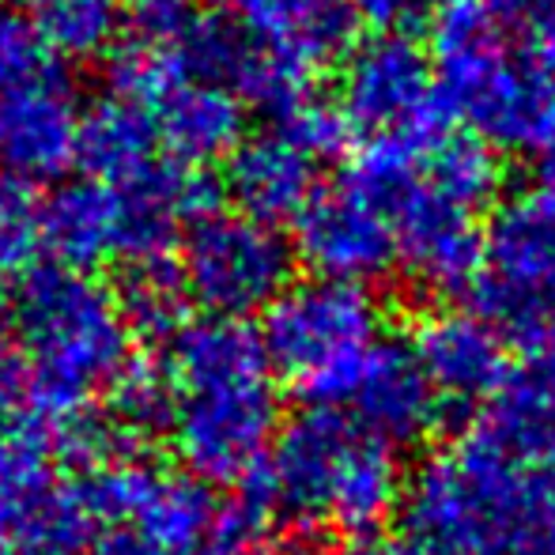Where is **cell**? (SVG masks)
Here are the masks:
<instances>
[{
    "label": "cell",
    "mask_w": 555,
    "mask_h": 555,
    "mask_svg": "<svg viewBox=\"0 0 555 555\" xmlns=\"http://www.w3.org/2000/svg\"><path fill=\"white\" fill-rule=\"evenodd\" d=\"M318 163L322 159L299 137L272 121L269 129L242 137V144L227 155L223 185L249 220H295L318 190Z\"/></svg>",
    "instance_id": "16"
},
{
    "label": "cell",
    "mask_w": 555,
    "mask_h": 555,
    "mask_svg": "<svg viewBox=\"0 0 555 555\" xmlns=\"http://www.w3.org/2000/svg\"><path fill=\"white\" fill-rule=\"evenodd\" d=\"M483 4H488L506 27H514V23H529L533 15H544L552 8V0H483Z\"/></svg>",
    "instance_id": "29"
},
{
    "label": "cell",
    "mask_w": 555,
    "mask_h": 555,
    "mask_svg": "<svg viewBox=\"0 0 555 555\" xmlns=\"http://www.w3.org/2000/svg\"><path fill=\"white\" fill-rule=\"evenodd\" d=\"M269 555H344V552L336 548L333 541H325V537L302 533V537H287V541H280Z\"/></svg>",
    "instance_id": "31"
},
{
    "label": "cell",
    "mask_w": 555,
    "mask_h": 555,
    "mask_svg": "<svg viewBox=\"0 0 555 555\" xmlns=\"http://www.w3.org/2000/svg\"><path fill=\"white\" fill-rule=\"evenodd\" d=\"M80 99L50 57L0 88V175L23 185L57 182L80 147Z\"/></svg>",
    "instance_id": "12"
},
{
    "label": "cell",
    "mask_w": 555,
    "mask_h": 555,
    "mask_svg": "<svg viewBox=\"0 0 555 555\" xmlns=\"http://www.w3.org/2000/svg\"><path fill=\"white\" fill-rule=\"evenodd\" d=\"M537 65H541L555 83V4L541 15V23H537Z\"/></svg>",
    "instance_id": "30"
},
{
    "label": "cell",
    "mask_w": 555,
    "mask_h": 555,
    "mask_svg": "<svg viewBox=\"0 0 555 555\" xmlns=\"http://www.w3.org/2000/svg\"><path fill=\"white\" fill-rule=\"evenodd\" d=\"M27 27L38 38L42 53L61 61L103 57L121 30L117 0H30Z\"/></svg>",
    "instance_id": "22"
},
{
    "label": "cell",
    "mask_w": 555,
    "mask_h": 555,
    "mask_svg": "<svg viewBox=\"0 0 555 555\" xmlns=\"http://www.w3.org/2000/svg\"><path fill=\"white\" fill-rule=\"evenodd\" d=\"M480 318L533 356L555 330V201L526 193L495 208L483 231L480 276L473 284Z\"/></svg>",
    "instance_id": "8"
},
{
    "label": "cell",
    "mask_w": 555,
    "mask_h": 555,
    "mask_svg": "<svg viewBox=\"0 0 555 555\" xmlns=\"http://www.w3.org/2000/svg\"><path fill=\"white\" fill-rule=\"evenodd\" d=\"M292 261L295 249L272 223L216 208L185 231L178 276L212 318L246 322V314L269 310L287 292Z\"/></svg>",
    "instance_id": "9"
},
{
    "label": "cell",
    "mask_w": 555,
    "mask_h": 555,
    "mask_svg": "<svg viewBox=\"0 0 555 555\" xmlns=\"http://www.w3.org/2000/svg\"><path fill=\"white\" fill-rule=\"evenodd\" d=\"M170 416H175V389L167 366L132 359L106 393V420L132 446H140L155 435H167Z\"/></svg>",
    "instance_id": "23"
},
{
    "label": "cell",
    "mask_w": 555,
    "mask_h": 555,
    "mask_svg": "<svg viewBox=\"0 0 555 555\" xmlns=\"http://www.w3.org/2000/svg\"><path fill=\"white\" fill-rule=\"evenodd\" d=\"M42 61L46 53L38 46V38L30 35L27 20L0 12V88L8 80H15V76L30 73L35 65H42Z\"/></svg>",
    "instance_id": "26"
},
{
    "label": "cell",
    "mask_w": 555,
    "mask_h": 555,
    "mask_svg": "<svg viewBox=\"0 0 555 555\" xmlns=\"http://www.w3.org/2000/svg\"><path fill=\"white\" fill-rule=\"evenodd\" d=\"M220 499L193 476H170L144 457L91 468L76 480L95 529V555H249L272 506L257 480Z\"/></svg>",
    "instance_id": "4"
},
{
    "label": "cell",
    "mask_w": 555,
    "mask_h": 555,
    "mask_svg": "<svg viewBox=\"0 0 555 555\" xmlns=\"http://www.w3.org/2000/svg\"><path fill=\"white\" fill-rule=\"evenodd\" d=\"M42 246V208L30 185L0 175V280H15L30 269Z\"/></svg>",
    "instance_id": "25"
},
{
    "label": "cell",
    "mask_w": 555,
    "mask_h": 555,
    "mask_svg": "<svg viewBox=\"0 0 555 555\" xmlns=\"http://www.w3.org/2000/svg\"><path fill=\"white\" fill-rule=\"evenodd\" d=\"M193 15H197V0H132L137 38H152V42H167Z\"/></svg>",
    "instance_id": "27"
},
{
    "label": "cell",
    "mask_w": 555,
    "mask_h": 555,
    "mask_svg": "<svg viewBox=\"0 0 555 555\" xmlns=\"http://www.w3.org/2000/svg\"><path fill=\"white\" fill-rule=\"evenodd\" d=\"M242 35L299 73H318L356 42L359 15L351 0H227Z\"/></svg>",
    "instance_id": "17"
},
{
    "label": "cell",
    "mask_w": 555,
    "mask_h": 555,
    "mask_svg": "<svg viewBox=\"0 0 555 555\" xmlns=\"http://www.w3.org/2000/svg\"><path fill=\"white\" fill-rule=\"evenodd\" d=\"M541 351H555V330H552V340L548 344H544V348ZM533 356H537V351H533Z\"/></svg>",
    "instance_id": "36"
},
{
    "label": "cell",
    "mask_w": 555,
    "mask_h": 555,
    "mask_svg": "<svg viewBox=\"0 0 555 555\" xmlns=\"http://www.w3.org/2000/svg\"><path fill=\"white\" fill-rule=\"evenodd\" d=\"M272 511L374 537L401 499L393 446L336 409H310L276 435L272 457L254 473Z\"/></svg>",
    "instance_id": "6"
},
{
    "label": "cell",
    "mask_w": 555,
    "mask_h": 555,
    "mask_svg": "<svg viewBox=\"0 0 555 555\" xmlns=\"http://www.w3.org/2000/svg\"><path fill=\"white\" fill-rule=\"evenodd\" d=\"M170 439L201 483H242L264 465L280 397L261 333L234 318H197L170 336Z\"/></svg>",
    "instance_id": "2"
},
{
    "label": "cell",
    "mask_w": 555,
    "mask_h": 555,
    "mask_svg": "<svg viewBox=\"0 0 555 555\" xmlns=\"http://www.w3.org/2000/svg\"><path fill=\"white\" fill-rule=\"evenodd\" d=\"M4 295V344H15V416L53 427L88 412L132 363L117 292L95 272L30 264Z\"/></svg>",
    "instance_id": "1"
},
{
    "label": "cell",
    "mask_w": 555,
    "mask_h": 555,
    "mask_svg": "<svg viewBox=\"0 0 555 555\" xmlns=\"http://www.w3.org/2000/svg\"><path fill=\"white\" fill-rule=\"evenodd\" d=\"M159 132L144 106L129 99H103L91 111H83L80 121V147L76 159L88 167V175L103 185H125L152 170L159 159Z\"/></svg>",
    "instance_id": "21"
},
{
    "label": "cell",
    "mask_w": 555,
    "mask_h": 555,
    "mask_svg": "<svg viewBox=\"0 0 555 555\" xmlns=\"http://www.w3.org/2000/svg\"><path fill=\"white\" fill-rule=\"evenodd\" d=\"M344 401L356 409L351 420L363 431H371L374 439L389 446L424 439L431 431L435 416L442 412L431 382L420 371V359L412 351V344L382 340V336L363 351V359L344 378L336 404Z\"/></svg>",
    "instance_id": "14"
},
{
    "label": "cell",
    "mask_w": 555,
    "mask_h": 555,
    "mask_svg": "<svg viewBox=\"0 0 555 555\" xmlns=\"http://www.w3.org/2000/svg\"><path fill=\"white\" fill-rule=\"evenodd\" d=\"M167 159L197 170L220 163L242 144V99L220 83L182 76L147 106Z\"/></svg>",
    "instance_id": "18"
},
{
    "label": "cell",
    "mask_w": 555,
    "mask_h": 555,
    "mask_svg": "<svg viewBox=\"0 0 555 555\" xmlns=\"http://www.w3.org/2000/svg\"><path fill=\"white\" fill-rule=\"evenodd\" d=\"M42 246L57 257V264L91 272L117 257L121 246V212L111 185L95 178L57 185L42 205Z\"/></svg>",
    "instance_id": "20"
},
{
    "label": "cell",
    "mask_w": 555,
    "mask_h": 555,
    "mask_svg": "<svg viewBox=\"0 0 555 555\" xmlns=\"http://www.w3.org/2000/svg\"><path fill=\"white\" fill-rule=\"evenodd\" d=\"M412 351L439 397V409H453L461 416L480 401H491L506 378L503 336L480 314L446 310L427 318L416 330Z\"/></svg>",
    "instance_id": "15"
},
{
    "label": "cell",
    "mask_w": 555,
    "mask_h": 555,
    "mask_svg": "<svg viewBox=\"0 0 555 555\" xmlns=\"http://www.w3.org/2000/svg\"><path fill=\"white\" fill-rule=\"evenodd\" d=\"M295 254L322 280L363 287L393 269L397 242L378 201L351 175H340L333 185H318L295 216Z\"/></svg>",
    "instance_id": "13"
},
{
    "label": "cell",
    "mask_w": 555,
    "mask_h": 555,
    "mask_svg": "<svg viewBox=\"0 0 555 555\" xmlns=\"http://www.w3.org/2000/svg\"><path fill=\"white\" fill-rule=\"evenodd\" d=\"M336 114L344 117L348 132H363L366 140L442 121L431 57L401 30H378L366 42L351 46L340 68Z\"/></svg>",
    "instance_id": "11"
},
{
    "label": "cell",
    "mask_w": 555,
    "mask_h": 555,
    "mask_svg": "<svg viewBox=\"0 0 555 555\" xmlns=\"http://www.w3.org/2000/svg\"><path fill=\"white\" fill-rule=\"evenodd\" d=\"M0 555H61V552H35V548H20V552H0Z\"/></svg>",
    "instance_id": "35"
},
{
    "label": "cell",
    "mask_w": 555,
    "mask_h": 555,
    "mask_svg": "<svg viewBox=\"0 0 555 555\" xmlns=\"http://www.w3.org/2000/svg\"><path fill=\"white\" fill-rule=\"evenodd\" d=\"M351 555H424L412 541H397V537H363Z\"/></svg>",
    "instance_id": "32"
},
{
    "label": "cell",
    "mask_w": 555,
    "mask_h": 555,
    "mask_svg": "<svg viewBox=\"0 0 555 555\" xmlns=\"http://www.w3.org/2000/svg\"><path fill=\"white\" fill-rule=\"evenodd\" d=\"M404 529L424 555H555V473L480 427L416 473Z\"/></svg>",
    "instance_id": "3"
},
{
    "label": "cell",
    "mask_w": 555,
    "mask_h": 555,
    "mask_svg": "<svg viewBox=\"0 0 555 555\" xmlns=\"http://www.w3.org/2000/svg\"><path fill=\"white\" fill-rule=\"evenodd\" d=\"M541 193H548V197L555 201V137L544 144V152H541Z\"/></svg>",
    "instance_id": "33"
},
{
    "label": "cell",
    "mask_w": 555,
    "mask_h": 555,
    "mask_svg": "<svg viewBox=\"0 0 555 555\" xmlns=\"http://www.w3.org/2000/svg\"><path fill=\"white\" fill-rule=\"evenodd\" d=\"M483 431L518 461L555 473V351H537L526 366L506 371Z\"/></svg>",
    "instance_id": "19"
},
{
    "label": "cell",
    "mask_w": 555,
    "mask_h": 555,
    "mask_svg": "<svg viewBox=\"0 0 555 555\" xmlns=\"http://www.w3.org/2000/svg\"><path fill=\"white\" fill-rule=\"evenodd\" d=\"M50 427L27 416L0 424V552H61L95 541L76 483L57 476Z\"/></svg>",
    "instance_id": "10"
},
{
    "label": "cell",
    "mask_w": 555,
    "mask_h": 555,
    "mask_svg": "<svg viewBox=\"0 0 555 555\" xmlns=\"http://www.w3.org/2000/svg\"><path fill=\"white\" fill-rule=\"evenodd\" d=\"M374 340L378 307L371 292L322 276L287 287L261 325L269 366L287 374L318 409H333L344 378Z\"/></svg>",
    "instance_id": "7"
},
{
    "label": "cell",
    "mask_w": 555,
    "mask_h": 555,
    "mask_svg": "<svg viewBox=\"0 0 555 555\" xmlns=\"http://www.w3.org/2000/svg\"><path fill=\"white\" fill-rule=\"evenodd\" d=\"M359 23H374L378 30H389L412 12V0H351Z\"/></svg>",
    "instance_id": "28"
},
{
    "label": "cell",
    "mask_w": 555,
    "mask_h": 555,
    "mask_svg": "<svg viewBox=\"0 0 555 555\" xmlns=\"http://www.w3.org/2000/svg\"><path fill=\"white\" fill-rule=\"evenodd\" d=\"M12 401H15V366L4 356V348H0V404L8 409Z\"/></svg>",
    "instance_id": "34"
},
{
    "label": "cell",
    "mask_w": 555,
    "mask_h": 555,
    "mask_svg": "<svg viewBox=\"0 0 555 555\" xmlns=\"http://www.w3.org/2000/svg\"><path fill=\"white\" fill-rule=\"evenodd\" d=\"M185 299L190 295H185L182 276L170 261L132 264L121 292H117L132 336H152V340L167 344L185 325Z\"/></svg>",
    "instance_id": "24"
},
{
    "label": "cell",
    "mask_w": 555,
    "mask_h": 555,
    "mask_svg": "<svg viewBox=\"0 0 555 555\" xmlns=\"http://www.w3.org/2000/svg\"><path fill=\"white\" fill-rule=\"evenodd\" d=\"M427 57L442 111L465 117L488 147L544 152L555 137L552 76L511 42V27L483 0H446Z\"/></svg>",
    "instance_id": "5"
}]
</instances>
